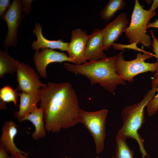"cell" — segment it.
I'll use <instances>...</instances> for the list:
<instances>
[{
	"label": "cell",
	"mask_w": 158,
	"mask_h": 158,
	"mask_svg": "<svg viewBox=\"0 0 158 158\" xmlns=\"http://www.w3.org/2000/svg\"><path fill=\"white\" fill-rule=\"evenodd\" d=\"M104 50L102 29H95L89 35L85 52L86 61H93L106 57Z\"/></svg>",
	"instance_id": "7c38bea8"
},
{
	"label": "cell",
	"mask_w": 158,
	"mask_h": 158,
	"mask_svg": "<svg viewBox=\"0 0 158 158\" xmlns=\"http://www.w3.org/2000/svg\"><path fill=\"white\" fill-rule=\"evenodd\" d=\"M42 27L40 23H36L35 28L33 30V33L37 38L32 44V49L38 51L40 49L49 48L58 49L61 51H67L68 43L64 42L62 39L51 40L47 39L43 36L42 32Z\"/></svg>",
	"instance_id": "5bb4252c"
},
{
	"label": "cell",
	"mask_w": 158,
	"mask_h": 158,
	"mask_svg": "<svg viewBox=\"0 0 158 158\" xmlns=\"http://www.w3.org/2000/svg\"><path fill=\"white\" fill-rule=\"evenodd\" d=\"M10 5L9 0H0V16H2L6 13L9 8Z\"/></svg>",
	"instance_id": "603a6c76"
},
{
	"label": "cell",
	"mask_w": 158,
	"mask_h": 158,
	"mask_svg": "<svg viewBox=\"0 0 158 158\" xmlns=\"http://www.w3.org/2000/svg\"><path fill=\"white\" fill-rule=\"evenodd\" d=\"M157 91L158 92L157 95L154 96L146 106L149 116L154 114L158 110V87Z\"/></svg>",
	"instance_id": "44dd1931"
},
{
	"label": "cell",
	"mask_w": 158,
	"mask_h": 158,
	"mask_svg": "<svg viewBox=\"0 0 158 158\" xmlns=\"http://www.w3.org/2000/svg\"><path fill=\"white\" fill-rule=\"evenodd\" d=\"M6 107V103L0 101V109H5Z\"/></svg>",
	"instance_id": "f546056e"
},
{
	"label": "cell",
	"mask_w": 158,
	"mask_h": 158,
	"mask_svg": "<svg viewBox=\"0 0 158 158\" xmlns=\"http://www.w3.org/2000/svg\"><path fill=\"white\" fill-rule=\"evenodd\" d=\"M65 158H67V157H66Z\"/></svg>",
	"instance_id": "d6a6232c"
},
{
	"label": "cell",
	"mask_w": 158,
	"mask_h": 158,
	"mask_svg": "<svg viewBox=\"0 0 158 158\" xmlns=\"http://www.w3.org/2000/svg\"><path fill=\"white\" fill-rule=\"evenodd\" d=\"M116 60V56L107 57L80 65L65 62L63 66L69 72L87 77L91 85L98 83L109 92L113 93L118 85H126L125 81L117 73Z\"/></svg>",
	"instance_id": "7a4b0ae2"
},
{
	"label": "cell",
	"mask_w": 158,
	"mask_h": 158,
	"mask_svg": "<svg viewBox=\"0 0 158 158\" xmlns=\"http://www.w3.org/2000/svg\"><path fill=\"white\" fill-rule=\"evenodd\" d=\"M131 46H123V45L120 44L114 43L112 46H113V48L117 50H123L125 48H130L132 49H133L137 50L139 51L140 52H145L146 51L140 49L138 48L135 46L136 45L131 44Z\"/></svg>",
	"instance_id": "cb8c5ba5"
},
{
	"label": "cell",
	"mask_w": 158,
	"mask_h": 158,
	"mask_svg": "<svg viewBox=\"0 0 158 158\" xmlns=\"http://www.w3.org/2000/svg\"><path fill=\"white\" fill-rule=\"evenodd\" d=\"M126 138L117 134L114 158H134L133 151L126 142Z\"/></svg>",
	"instance_id": "d6986e66"
},
{
	"label": "cell",
	"mask_w": 158,
	"mask_h": 158,
	"mask_svg": "<svg viewBox=\"0 0 158 158\" xmlns=\"http://www.w3.org/2000/svg\"><path fill=\"white\" fill-rule=\"evenodd\" d=\"M34 61L37 73L41 77L47 78L46 67L49 63L70 62L73 61L66 54L49 48L42 49L40 52L36 51L34 54Z\"/></svg>",
	"instance_id": "30bf717a"
},
{
	"label": "cell",
	"mask_w": 158,
	"mask_h": 158,
	"mask_svg": "<svg viewBox=\"0 0 158 158\" xmlns=\"http://www.w3.org/2000/svg\"><path fill=\"white\" fill-rule=\"evenodd\" d=\"M16 89L22 92L31 93L39 91L41 89L47 86L40 80V75L34 69L24 63H20L17 72Z\"/></svg>",
	"instance_id": "ba28073f"
},
{
	"label": "cell",
	"mask_w": 158,
	"mask_h": 158,
	"mask_svg": "<svg viewBox=\"0 0 158 158\" xmlns=\"http://www.w3.org/2000/svg\"><path fill=\"white\" fill-rule=\"evenodd\" d=\"M107 113L108 110L105 109L90 112L80 109L79 111V123H82L91 134L97 154L101 152L104 148Z\"/></svg>",
	"instance_id": "8992f818"
},
{
	"label": "cell",
	"mask_w": 158,
	"mask_h": 158,
	"mask_svg": "<svg viewBox=\"0 0 158 158\" xmlns=\"http://www.w3.org/2000/svg\"><path fill=\"white\" fill-rule=\"evenodd\" d=\"M158 28V19H156L155 21L153 22L149 23L147 25V28Z\"/></svg>",
	"instance_id": "f1b7e54d"
},
{
	"label": "cell",
	"mask_w": 158,
	"mask_h": 158,
	"mask_svg": "<svg viewBox=\"0 0 158 158\" xmlns=\"http://www.w3.org/2000/svg\"><path fill=\"white\" fill-rule=\"evenodd\" d=\"M7 48L4 50L0 51V78H1L7 73L13 75L16 72L20 64L18 60H16L9 55Z\"/></svg>",
	"instance_id": "e0dca14e"
},
{
	"label": "cell",
	"mask_w": 158,
	"mask_h": 158,
	"mask_svg": "<svg viewBox=\"0 0 158 158\" xmlns=\"http://www.w3.org/2000/svg\"><path fill=\"white\" fill-rule=\"evenodd\" d=\"M126 5L123 0H110L99 13V16L103 19L109 21L114 16L116 13L123 9Z\"/></svg>",
	"instance_id": "ac0fdd59"
},
{
	"label": "cell",
	"mask_w": 158,
	"mask_h": 158,
	"mask_svg": "<svg viewBox=\"0 0 158 158\" xmlns=\"http://www.w3.org/2000/svg\"><path fill=\"white\" fill-rule=\"evenodd\" d=\"M0 158H11L4 146L0 143Z\"/></svg>",
	"instance_id": "484cf974"
},
{
	"label": "cell",
	"mask_w": 158,
	"mask_h": 158,
	"mask_svg": "<svg viewBox=\"0 0 158 158\" xmlns=\"http://www.w3.org/2000/svg\"><path fill=\"white\" fill-rule=\"evenodd\" d=\"M156 14L144 9L138 0H135L131 17V21L125 31V35L130 44H142L150 48L152 45L150 36L146 34L147 26L151 18Z\"/></svg>",
	"instance_id": "277c9868"
},
{
	"label": "cell",
	"mask_w": 158,
	"mask_h": 158,
	"mask_svg": "<svg viewBox=\"0 0 158 158\" xmlns=\"http://www.w3.org/2000/svg\"><path fill=\"white\" fill-rule=\"evenodd\" d=\"M17 126L12 121H6L2 126L0 143L4 146L7 153L11 155L18 152L27 156L28 153L18 149L14 142V138L18 132Z\"/></svg>",
	"instance_id": "4fadbf2b"
},
{
	"label": "cell",
	"mask_w": 158,
	"mask_h": 158,
	"mask_svg": "<svg viewBox=\"0 0 158 158\" xmlns=\"http://www.w3.org/2000/svg\"><path fill=\"white\" fill-rule=\"evenodd\" d=\"M158 7V0H154L150 9L149 10L150 12H154Z\"/></svg>",
	"instance_id": "83f0119b"
},
{
	"label": "cell",
	"mask_w": 158,
	"mask_h": 158,
	"mask_svg": "<svg viewBox=\"0 0 158 158\" xmlns=\"http://www.w3.org/2000/svg\"><path fill=\"white\" fill-rule=\"evenodd\" d=\"M28 120L31 122L35 127V131L31 134L34 139L37 140L44 138L46 135L44 120L43 112L40 107H36L31 113L18 119L19 122Z\"/></svg>",
	"instance_id": "2e32d148"
},
{
	"label": "cell",
	"mask_w": 158,
	"mask_h": 158,
	"mask_svg": "<svg viewBox=\"0 0 158 158\" xmlns=\"http://www.w3.org/2000/svg\"><path fill=\"white\" fill-rule=\"evenodd\" d=\"M18 95L20 97L19 109L14 114L15 117L18 119L32 112L41 100L40 91L31 93L21 92Z\"/></svg>",
	"instance_id": "9a60e30c"
},
{
	"label": "cell",
	"mask_w": 158,
	"mask_h": 158,
	"mask_svg": "<svg viewBox=\"0 0 158 158\" xmlns=\"http://www.w3.org/2000/svg\"><path fill=\"white\" fill-rule=\"evenodd\" d=\"M33 0H22L21 1L23 10L25 14L28 15L31 9V3Z\"/></svg>",
	"instance_id": "d4e9b609"
},
{
	"label": "cell",
	"mask_w": 158,
	"mask_h": 158,
	"mask_svg": "<svg viewBox=\"0 0 158 158\" xmlns=\"http://www.w3.org/2000/svg\"><path fill=\"white\" fill-rule=\"evenodd\" d=\"M129 21L126 14L118 15L102 29L104 50L108 51L128 28Z\"/></svg>",
	"instance_id": "8fae6325"
},
{
	"label": "cell",
	"mask_w": 158,
	"mask_h": 158,
	"mask_svg": "<svg viewBox=\"0 0 158 158\" xmlns=\"http://www.w3.org/2000/svg\"><path fill=\"white\" fill-rule=\"evenodd\" d=\"M18 91L9 85L4 86L0 90V101L5 103L11 102L16 106L18 96Z\"/></svg>",
	"instance_id": "ffe728a7"
},
{
	"label": "cell",
	"mask_w": 158,
	"mask_h": 158,
	"mask_svg": "<svg viewBox=\"0 0 158 158\" xmlns=\"http://www.w3.org/2000/svg\"><path fill=\"white\" fill-rule=\"evenodd\" d=\"M150 32L152 38V45L153 48V51L157 59V63H158V68L156 72L154 74V77L156 78L158 77V40L154 36L153 30H151Z\"/></svg>",
	"instance_id": "7402d4cb"
},
{
	"label": "cell",
	"mask_w": 158,
	"mask_h": 158,
	"mask_svg": "<svg viewBox=\"0 0 158 158\" xmlns=\"http://www.w3.org/2000/svg\"><path fill=\"white\" fill-rule=\"evenodd\" d=\"M145 1L149 4H150L152 2L151 0H145Z\"/></svg>",
	"instance_id": "4dcf8cb0"
},
{
	"label": "cell",
	"mask_w": 158,
	"mask_h": 158,
	"mask_svg": "<svg viewBox=\"0 0 158 158\" xmlns=\"http://www.w3.org/2000/svg\"><path fill=\"white\" fill-rule=\"evenodd\" d=\"M22 1L14 0L6 13L1 19L7 23L8 32L4 42L3 47L16 46L17 44V36L18 28L23 16Z\"/></svg>",
	"instance_id": "52a82bcc"
},
{
	"label": "cell",
	"mask_w": 158,
	"mask_h": 158,
	"mask_svg": "<svg viewBox=\"0 0 158 158\" xmlns=\"http://www.w3.org/2000/svg\"><path fill=\"white\" fill-rule=\"evenodd\" d=\"M11 158H29L27 156L19 153H15L11 155Z\"/></svg>",
	"instance_id": "4316f807"
},
{
	"label": "cell",
	"mask_w": 158,
	"mask_h": 158,
	"mask_svg": "<svg viewBox=\"0 0 158 158\" xmlns=\"http://www.w3.org/2000/svg\"><path fill=\"white\" fill-rule=\"evenodd\" d=\"M96 158H99V157H98V156H97L96 157ZM111 158H114V156L112 157Z\"/></svg>",
	"instance_id": "1f68e13d"
},
{
	"label": "cell",
	"mask_w": 158,
	"mask_h": 158,
	"mask_svg": "<svg viewBox=\"0 0 158 158\" xmlns=\"http://www.w3.org/2000/svg\"><path fill=\"white\" fill-rule=\"evenodd\" d=\"M138 53L134 59L127 61L124 59L122 52L116 56L115 67L117 73L124 80L129 83L134 81V77L140 73L150 71L155 72L158 68L157 62H146L145 61L155 55L146 51Z\"/></svg>",
	"instance_id": "5b68a950"
},
{
	"label": "cell",
	"mask_w": 158,
	"mask_h": 158,
	"mask_svg": "<svg viewBox=\"0 0 158 158\" xmlns=\"http://www.w3.org/2000/svg\"><path fill=\"white\" fill-rule=\"evenodd\" d=\"M71 42L68 43V56L76 65L87 62L85 58L86 47L89 35L80 28L73 30L71 32Z\"/></svg>",
	"instance_id": "9c48e42d"
},
{
	"label": "cell",
	"mask_w": 158,
	"mask_h": 158,
	"mask_svg": "<svg viewBox=\"0 0 158 158\" xmlns=\"http://www.w3.org/2000/svg\"><path fill=\"white\" fill-rule=\"evenodd\" d=\"M40 107L47 131L56 133L79 123L80 108L70 83L49 82L40 90Z\"/></svg>",
	"instance_id": "6da1fadb"
},
{
	"label": "cell",
	"mask_w": 158,
	"mask_h": 158,
	"mask_svg": "<svg viewBox=\"0 0 158 158\" xmlns=\"http://www.w3.org/2000/svg\"><path fill=\"white\" fill-rule=\"evenodd\" d=\"M152 87L148 90L142 99L133 105L125 107L121 113L123 120L122 127L117 134L126 138L135 140L138 142L142 154V158H149L144 146V140L138 133L145 122L144 109L155 95L158 87V78L152 81Z\"/></svg>",
	"instance_id": "3957f363"
}]
</instances>
